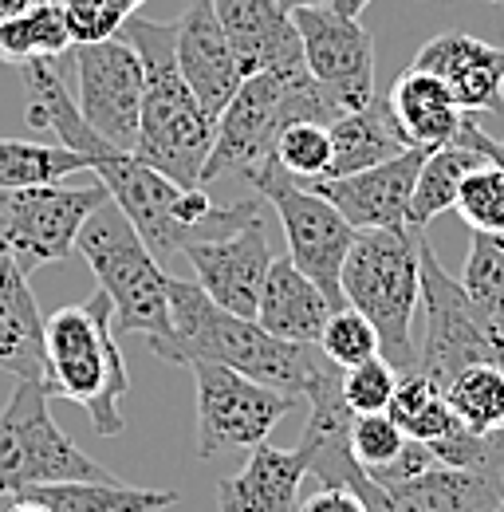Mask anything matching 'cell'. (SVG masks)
Wrapping results in <instances>:
<instances>
[{
    "instance_id": "1",
    "label": "cell",
    "mask_w": 504,
    "mask_h": 512,
    "mask_svg": "<svg viewBox=\"0 0 504 512\" xmlns=\"http://www.w3.org/2000/svg\"><path fill=\"white\" fill-rule=\"evenodd\" d=\"M119 36L142 60V107L130 154L178 186H201L217 119L197 103V95L178 71L174 24L142 20L134 12L119 28Z\"/></svg>"
},
{
    "instance_id": "2",
    "label": "cell",
    "mask_w": 504,
    "mask_h": 512,
    "mask_svg": "<svg viewBox=\"0 0 504 512\" xmlns=\"http://www.w3.org/2000/svg\"><path fill=\"white\" fill-rule=\"evenodd\" d=\"M170 320H174V343L166 363L178 367H189L193 359L221 363L296 398L312 383L315 367L323 363L319 347L268 335L256 320L233 316L221 304H213L193 280L170 276Z\"/></svg>"
},
{
    "instance_id": "3",
    "label": "cell",
    "mask_w": 504,
    "mask_h": 512,
    "mask_svg": "<svg viewBox=\"0 0 504 512\" xmlns=\"http://www.w3.org/2000/svg\"><path fill=\"white\" fill-rule=\"evenodd\" d=\"M44 390L83 406L99 438H119L126 430L123 398L130 394V375L115 308L103 292L44 320Z\"/></svg>"
},
{
    "instance_id": "4",
    "label": "cell",
    "mask_w": 504,
    "mask_h": 512,
    "mask_svg": "<svg viewBox=\"0 0 504 512\" xmlns=\"http://www.w3.org/2000/svg\"><path fill=\"white\" fill-rule=\"evenodd\" d=\"M339 107L323 95L304 64L272 67L241 79L229 107L217 115L213 146L201 170V186L245 178L252 182L256 170L272 158V146L292 123H335Z\"/></svg>"
},
{
    "instance_id": "5",
    "label": "cell",
    "mask_w": 504,
    "mask_h": 512,
    "mask_svg": "<svg viewBox=\"0 0 504 512\" xmlns=\"http://www.w3.org/2000/svg\"><path fill=\"white\" fill-rule=\"evenodd\" d=\"M343 304L378 331L382 359L410 375L418 367L414 316L422 308V229H363L339 272Z\"/></svg>"
},
{
    "instance_id": "6",
    "label": "cell",
    "mask_w": 504,
    "mask_h": 512,
    "mask_svg": "<svg viewBox=\"0 0 504 512\" xmlns=\"http://www.w3.org/2000/svg\"><path fill=\"white\" fill-rule=\"evenodd\" d=\"M75 249L91 264L99 292L115 308V331H138L146 335L150 351L158 359L170 355L174 343V320H170V276L162 272L158 256L138 237V229L123 217L115 201H103Z\"/></svg>"
},
{
    "instance_id": "7",
    "label": "cell",
    "mask_w": 504,
    "mask_h": 512,
    "mask_svg": "<svg viewBox=\"0 0 504 512\" xmlns=\"http://www.w3.org/2000/svg\"><path fill=\"white\" fill-rule=\"evenodd\" d=\"M44 383H16L0 410V497L52 481H107L111 473L75 446L52 418Z\"/></svg>"
},
{
    "instance_id": "8",
    "label": "cell",
    "mask_w": 504,
    "mask_h": 512,
    "mask_svg": "<svg viewBox=\"0 0 504 512\" xmlns=\"http://www.w3.org/2000/svg\"><path fill=\"white\" fill-rule=\"evenodd\" d=\"M422 312H426V331L418 343L414 371L426 375L434 386L445 390L465 367L477 363H504V351L497 347L489 323L481 320L461 280L441 268L426 237H422Z\"/></svg>"
},
{
    "instance_id": "9",
    "label": "cell",
    "mask_w": 504,
    "mask_h": 512,
    "mask_svg": "<svg viewBox=\"0 0 504 512\" xmlns=\"http://www.w3.org/2000/svg\"><path fill=\"white\" fill-rule=\"evenodd\" d=\"M252 186L276 209L284 237H288L292 264L327 296L331 308H347L343 292H339V272H343V260H347L351 241H355V229L347 225V217L331 201H323L319 193L304 190L296 178H288L276 166V158H268L256 170Z\"/></svg>"
},
{
    "instance_id": "10",
    "label": "cell",
    "mask_w": 504,
    "mask_h": 512,
    "mask_svg": "<svg viewBox=\"0 0 504 512\" xmlns=\"http://www.w3.org/2000/svg\"><path fill=\"white\" fill-rule=\"evenodd\" d=\"M111 201L107 190L95 186H28V190H0V245L16 256L24 272L52 264L75 253V241L87 217Z\"/></svg>"
},
{
    "instance_id": "11",
    "label": "cell",
    "mask_w": 504,
    "mask_h": 512,
    "mask_svg": "<svg viewBox=\"0 0 504 512\" xmlns=\"http://www.w3.org/2000/svg\"><path fill=\"white\" fill-rule=\"evenodd\" d=\"M189 371L197 386V457L260 446L292 410V394L256 383L233 367L193 359Z\"/></svg>"
},
{
    "instance_id": "12",
    "label": "cell",
    "mask_w": 504,
    "mask_h": 512,
    "mask_svg": "<svg viewBox=\"0 0 504 512\" xmlns=\"http://www.w3.org/2000/svg\"><path fill=\"white\" fill-rule=\"evenodd\" d=\"M300 44H304V67L323 87V95L339 107V115L359 111L375 99V40L371 32L339 16L331 4L323 8H300L292 12Z\"/></svg>"
},
{
    "instance_id": "13",
    "label": "cell",
    "mask_w": 504,
    "mask_h": 512,
    "mask_svg": "<svg viewBox=\"0 0 504 512\" xmlns=\"http://www.w3.org/2000/svg\"><path fill=\"white\" fill-rule=\"evenodd\" d=\"M79 67V115L111 146L134 150L138 107H142V60L123 36L99 44H75Z\"/></svg>"
},
{
    "instance_id": "14",
    "label": "cell",
    "mask_w": 504,
    "mask_h": 512,
    "mask_svg": "<svg viewBox=\"0 0 504 512\" xmlns=\"http://www.w3.org/2000/svg\"><path fill=\"white\" fill-rule=\"evenodd\" d=\"M182 256L197 272V288L221 304L233 316L256 320L260 304V284L272 268V241H268V213L252 209L249 217L213 241H189L182 245Z\"/></svg>"
},
{
    "instance_id": "15",
    "label": "cell",
    "mask_w": 504,
    "mask_h": 512,
    "mask_svg": "<svg viewBox=\"0 0 504 512\" xmlns=\"http://www.w3.org/2000/svg\"><path fill=\"white\" fill-rule=\"evenodd\" d=\"M304 398L312 406L308 414V426L300 434V453L308 461V473H312L319 485H331V489H351L355 497L367 501V509L378 512L382 505V489L363 473V465L355 461L351 453V422H355V410L343 402V390H339V367L335 363H319L312 375V383L304 386Z\"/></svg>"
},
{
    "instance_id": "16",
    "label": "cell",
    "mask_w": 504,
    "mask_h": 512,
    "mask_svg": "<svg viewBox=\"0 0 504 512\" xmlns=\"http://www.w3.org/2000/svg\"><path fill=\"white\" fill-rule=\"evenodd\" d=\"M422 158H426V150L410 146L398 158L378 162L371 170H359V174H347V178L304 182V190L331 201L347 217V225L355 233H363V229H406L410 225V197H414Z\"/></svg>"
},
{
    "instance_id": "17",
    "label": "cell",
    "mask_w": 504,
    "mask_h": 512,
    "mask_svg": "<svg viewBox=\"0 0 504 512\" xmlns=\"http://www.w3.org/2000/svg\"><path fill=\"white\" fill-rule=\"evenodd\" d=\"M438 75L465 115H504V48L485 44L469 32L434 36L414 64Z\"/></svg>"
},
{
    "instance_id": "18",
    "label": "cell",
    "mask_w": 504,
    "mask_h": 512,
    "mask_svg": "<svg viewBox=\"0 0 504 512\" xmlns=\"http://www.w3.org/2000/svg\"><path fill=\"white\" fill-rule=\"evenodd\" d=\"M174 56L178 71L197 95V103L217 119L241 87V67L221 32L213 0H189V8L174 20Z\"/></svg>"
},
{
    "instance_id": "19",
    "label": "cell",
    "mask_w": 504,
    "mask_h": 512,
    "mask_svg": "<svg viewBox=\"0 0 504 512\" xmlns=\"http://www.w3.org/2000/svg\"><path fill=\"white\" fill-rule=\"evenodd\" d=\"M504 505V461L461 469L430 465L418 477L382 489L378 512H493Z\"/></svg>"
},
{
    "instance_id": "20",
    "label": "cell",
    "mask_w": 504,
    "mask_h": 512,
    "mask_svg": "<svg viewBox=\"0 0 504 512\" xmlns=\"http://www.w3.org/2000/svg\"><path fill=\"white\" fill-rule=\"evenodd\" d=\"M213 12L245 79L256 71L304 64L296 20L276 0H213Z\"/></svg>"
},
{
    "instance_id": "21",
    "label": "cell",
    "mask_w": 504,
    "mask_h": 512,
    "mask_svg": "<svg viewBox=\"0 0 504 512\" xmlns=\"http://www.w3.org/2000/svg\"><path fill=\"white\" fill-rule=\"evenodd\" d=\"M308 477V461L300 449H276L268 442L252 446L241 473L217 481L221 512H296L300 481Z\"/></svg>"
},
{
    "instance_id": "22",
    "label": "cell",
    "mask_w": 504,
    "mask_h": 512,
    "mask_svg": "<svg viewBox=\"0 0 504 512\" xmlns=\"http://www.w3.org/2000/svg\"><path fill=\"white\" fill-rule=\"evenodd\" d=\"M0 371L16 383H44V316L28 272L0 245Z\"/></svg>"
},
{
    "instance_id": "23",
    "label": "cell",
    "mask_w": 504,
    "mask_h": 512,
    "mask_svg": "<svg viewBox=\"0 0 504 512\" xmlns=\"http://www.w3.org/2000/svg\"><path fill=\"white\" fill-rule=\"evenodd\" d=\"M335 308L312 280L292 264V256H272V268L260 284L256 323L288 343H319V331Z\"/></svg>"
},
{
    "instance_id": "24",
    "label": "cell",
    "mask_w": 504,
    "mask_h": 512,
    "mask_svg": "<svg viewBox=\"0 0 504 512\" xmlns=\"http://www.w3.org/2000/svg\"><path fill=\"white\" fill-rule=\"evenodd\" d=\"M386 107L394 115V123L402 130V138L418 150H438L445 146L457 127H461V107L453 103L449 87L441 83L438 75L430 71H418V67H406L390 95H386Z\"/></svg>"
},
{
    "instance_id": "25",
    "label": "cell",
    "mask_w": 504,
    "mask_h": 512,
    "mask_svg": "<svg viewBox=\"0 0 504 512\" xmlns=\"http://www.w3.org/2000/svg\"><path fill=\"white\" fill-rule=\"evenodd\" d=\"M327 130H331V170H327V178H347V174L371 170L378 162H390L402 150H410V142L402 138L386 99H378V95L367 107L339 115Z\"/></svg>"
},
{
    "instance_id": "26",
    "label": "cell",
    "mask_w": 504,
    "mask_h": 512,
    "mask_svg": "<svg viewBox=\"0 0 504 512\" xmlns=\"http://www.w3.org/2000/svg\"><path fill=\"white\" fill-rule=\"evenodd\" d=\"M16 497H32L48 512H162L182 501L178 489H130L123 481H52Z\"/></svg>"
},
{
    "instance_id": "27",
    "label": "cell",
    "mask_w": 504,
    "mask_h": 512,
    "mask_svg": "<svg viewBox=\"0 0 504 512\" xmlns=\"http://www.w3.org/2000/svg\"><path fill=\"white\" fill-rule=\"evenodd\" d=\"M489 158L465 138V130L457 127V134L438 146V150H426L422 158V170H418V182H414V197H410V229H426L438 213L453 209L461 182L485 166Z\"/></svg>"
},
{
    "instance_id": "28",
    "label": "cell",
    "mask_w": 504,
    "mask_h": 512,
    "mask_svg": "<svg viewBox=\"0 0 504 512\" xmlns=\"http://www.w3.org/2000/svg\"><path fill=\"white\" fill-rule=\"evenodd\" d=\"M71 48V32L60 0H36L32 8L0 20V60L4 64H36L56 60Z\"/></svg>"
},
{
    "instance_id": "29",
    "label": "cell",
    "mask_w": 504,
    "mask_h": 512,
    "mask_svg": "<svg viewBox=\"0 0 504 512\" xmlns=\"http://www.w3.org/2000/svg\"><path fill=\"white\" fill-rule=\"evenodd\" d=\"M445 402L469 434L504 430V363L465 367L453 383L445 386Z\"/></svg>"
},
{
    "instance_id": "30",
    "label": "cell",
    "mask_w": 504,
    "mask_h": 512,
    "mask_svg": "<svg viewBox=\"0 0 504 512\" xmlns=\"http://www.w3.org/2000/svg\"><path fill=\"white\" fill-rule=\"evenodd\" d=\"M386 414L394 418V426L414 438V442H438L449 430H457L461 422L453 418L449 402H445V390L434 386L426 375L410 371V375H398L394 386V398L386 406Z\"/></svg>"
},
{
    "instance_id": "31",
    "label": "cell",
    "mask_w": 504,
    "mask_h": 512,
    "mask_svg": "<svg viewBox=\"0 0 504 512\" xmlns=\"http://www.w3.org/2000/svg\"><path fill=\"white\" fill-rule=\"evenodd\" d=\"M87 170V158L67 146H44L24 138H0V190H28L63 182Z\"/></svg>"
},
{
    "instance_id": "32",
    "label": "cell",
    "mask_w": 504,
    "mask_h": 512,
    "mask_svg": "<svg viewBox=\"0 0 504 512\" xmlns=\"http://www.w3.org/2000/svg\"><path fill=\"white\" fill-rule=\"evenodd\" d=\"M461 288L489 323L497 347L504 351V233H473Z\"/></svg>"
},
{
    "instance_id": "33",
    "label": "cell",
    "mask_w": 504,
    "mask_h": 512,
    "mask_svg": "<svg viewBox=\"0 0 504 512\" xmlns=\"http://www.w3.org/2000/svg\"><path fill=\"white\" fill-rule=\"evenodd\" d=\"M272 158L300 186L304 182H319L331 170V130H327V123H292L276 138Z\"/></svg>"
},
{
    "instance_id": "34",
    "label": "cell",
    "mask_w": 504,
    "mask_h": 512,
    "mask_svg": "<svg viewBox=\"0 0 504 512\" xmlns=\"http://www.w3.org/2000/svg\"><path fill=\"white\" fill-rule=\"evenodd\" d=\"M315 347H319L323 359L335 363L339 371L359 367V363L382 355V351H378V331L371 327V320L359 316L355 308H335V312L327 316V323H323Z\"/></svg>"
},
{
    "instance_id": "35",
    "label": "cell",
    "mask_w": 504,
    "mask_h": 512,
    "mask_svg": "<svg viewBox=\"0 0 504 512\" xmlns=\"http://www.w3.org/2000/svg\"><path fill=\"white\" fill-rule=\"evenodd\" d=\"M457 217L473 229V233H504V170L485 162L477 166L453 201Z\"/></svg>"
},
{
    "instance_id": "36",
    "label": "cell",
    "mask_w": 504,
    "mask_h": 512,
    "mask_svg": "<svg viewBox=\"0 0 504 512\" xmlns=\"http://www.w3.org/2000/svg\"><path fill=\"white\" fill-rule=\"evenodd\" d=\"M394 386H398V371L375 355L359 367H347L339 371V390H343V402L355 410V414H386L390 398H394Z\"/></svg>"
},
{
    "instance_id": "37",
    "label": "cell",
    "mask_w": 504,
    "mask_h": 512,
    "mask_svg": "<svg viewBox=\"0 0 504 512\" xmlns=\"http://www.w3.org/2000/svg\"><path fill=\"white\" fill-rule=\"evenodd\" d=\"M406 446V434L394 426L390 414H355L351 422V453L363 465L367 477H375L378 469H386Z\"/></svg>"
},
{
    "instance_id": "38",
    "label": "cell",
    "mask_w": 504,
    "mask_h": 512,
    "mask_svg": "<svg viewBox=\"0 0 504 512\" xmlns=\"http://www.w3.org/2000/svg\"><path fill=\"white\" fill-rule=\"evenodd\" d=\"M63 4V20H67V32H71V44H99V40H111L119 36L126 20L103 0H60Z\"/></svg>"
},
{
    "instance_id": "39",
    "label": "cell",
    "mask_w": 504,
    "mask_h": 512,
    "mask_svg": "<svg viewBox=\"0 0 504 512\" xmlns=\"http://www.w3.org/2000/svg\"><path fill=\"white\" fill-rule=\"evenodd\" d=\"M296 512H371L363 497H355L351 489H331V485H319L312 497H300Z\"/></svg>"
},
{
    "instance_id": "40",
    "label": "cell",
    "mask_w": 504,
    "mask_h": 512,
    "mask_svg": "<svg viewBox=\"0 0 504 512\" xmlns=\"http://www.w3.org/2000/svg\"><path fill=\"white\" fill-rule=\"evenodd\" d=\"M367 4H371V0H331V8H335L339 16H351V20H359Z\"/></svg>"
},
{
    "instance_id": "41",
    "label": "cell",
    "mask_w": 504,
    "mask_h": 512,
    "mask_svg": "<svg viewBox=\"0 0 504 512\" xmlns=\"http://www.w3.org/2000/svg\"><path fill=\"white\" fill-rule=\"evenodd\" d=\"M4 512H48V509L40 501H32V497H8Z\"/></svg>"
},
{
    "instance_id": "42",
    "label": "cell",
    "mask_w": 504,
    "mask_h": 512,
    "mask_svg": "<svg viewBox=\"0 0 504 512\" xmlns=\"http://www.w3.org/2000/svg\"><path fill=\"white\" fill-rule=\"evenodd\" d=\"M103 4H111V8H115L123 20H130V16H134V12H138L146 0H103Z\"/></svg>"
},
{
    "instance_id": "43",
    "label": "cell",
    "mask_w": 504,
    "mask_h": 512,
    "mask_svg": "<svg viewBox=\"0 0 504 512\" xmlns=\"http://www.w3.org/2000/svg\"><path fill=\"white\" fill-rule=\"evenodd\" d=\"M36 0H0V20H8V16H16V12H24V8H32Z\"/></svg>"
},
{
    "instance_id": "44",
    "label": "cell",
    "mask_w": 504,
    "mask_h": 512,
    "mask_svg": "<svg viewBox=\"0 0 504 512\" xmlns=\"http://www.w3.org/2000/svg\"><path fill=\"white\" fill-rule=\"evenodd\" d=\"M284 12H300V8H323V4H331V0H276Z\"/></svg>"
},
{
    "instance_id": "45",
    "label": "cell",
    "mask_w": 504,
    "mask_h": 512,
    "mask_svg": "<svg viewBox=\"0 0 504 512\" xmlns=\"http://www.w3.org/2000/svg\"><path fill=\"white\" fill-rule=\"evenodd\" d=\"M4 505H8V497H0V512H4Z\"/></svg>"
},
{
    "instance_id": "46",
    "label": "cell",
    "mask_w": 504,
    "mask_h": 512,
    "mask_svg": "<svg viewBox=\"0 0 504 512\" xmlns=\"http://www.w3.org/2000/svg\"><path fill=\"white\" fill-rule=\"evenodd\" d=\"M489 4H504V0H489Z\"/></svg>"
}]
</instances>
